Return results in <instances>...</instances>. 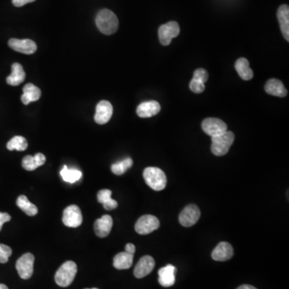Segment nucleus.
<instances>
[{"instance_id":"nucleus-11","label":"nucleus","mask_w":289,"mask_h":289,"mask_svg":"<svg viewBox=\"0 0 289 289\" xmlns=\"http://www.w3.org/2000/svg\"><path fill=\"white\" fill-rule=\"evenodd\" d=\"M114 109L110 102L102 101L97 104L94 120L99 125H105L110 121L112 117Z\"/></svg>"},{"instance_id":"nucleus-20","label":"nucleus","mask_w":289,"mask_h":289,"mask_svg":"<svg viewBox=\"0 0 289 289\" xmlns=\"http://www.w3.org/2000/svg\"><path fill=\"white\" fill-rule=\"evenodd\" d=\"M26 74L23 66L19 63H13L11 66V74L7 76L6 83L12 86L20 85L25 80Z\"/></svg>"},{"instance_id":"nucleus-31","label":"nucleus","mask_w":289,"mask_h":289,"mask_svg":"<svg viewBox=\"0 0 289 289\" xmlns=\"http://www.w3.org/2000/svg\"><path fill=\"white\" fill-rule=\"evenodd\" d=\"M208 76H208V72H207V70L203 69V68H199V69L194 71L192 79L205 83L207 82V80H208Z\"/></svg>"},{"instance_id":"nucleus-12","label":"nucleus","mask_w":289,"mask_h":289,"mask_svg":"<svg viewBox=\"0 0 289 289\" xmlns=\"http://www.w3.org/2000/svg\"><path fill=\"white\" fill-rule=\"evenodd\" d=\"M8 45L13 50L23 54H33L36 53L37 46L36 43L32 40H19V39H11L8 41Z\"/></svg>"},{"instance_id":"nucleus-35","label":"nucleus","mask_w":289,"mask_h":289,"mask_svg":"<svg viewBox=\"0 0 289 289\" xmlns=\"http://www.w3.org/2000/svg\"><path fill=\"white\" fill-rule=\"evenodd\" d=\"M136 247L133 243H127L125 245V252L127 253L133 254L135 253Z\"/></svg>"},{"instance_id":"nucleus-30","label":"nucleus","mask_w":289,"mask_h":289,"mask_svg":"<svg viewBox=\"0 0 289 289\" xmlns=\"http://www.w3.org/2000/svg\"><path fill=\"white\" fill-rule=\"evenodd\" d=\"M12 254V250L11 247L6 245L0 243V263L5 264L8 261L9 257Z\"/></svg>"},{"instance_id":"nucleus-21","label":"nucleus","mask_w":289,"mask_h":289,"mask_svg":"<svg viewBox=\"0 0 289 289\" xmlns=\"http://www.w3.org/2000/svg\"><path fill=\"white\" fill-rule=\"evenodd\" d=\"M23 95L21 97V101L24 105H28L31 102H36L41 97V91L38 87L33 84H27L23 87Z\"/></svg>"},{"instance_id":"nucleus-19","label":"nucleus","mask_w":289,"mask_h":289,"mask_svg":"<svg viewBox=\"0 0 289 289\" xmlns=\"http://www.w3.org/2000/svg\"><path fill=\"white\" fill-rule=\"evenodd\" d=\"M265 92L275 97H285L287 96L288 91L281 80L277 79H270L268 80L264 87Z\"/></svg>"},{"instance_id":"nucleus-32","label":"nucleus","mask_w":289,"mask_h":289,"mask_svg":"<svg viewBox=\"0 0 289 289\" xmlns=\"http://www.w3.org/2000/svg\"><path fill=\"white\" fill-rule=\"evenodd\" d=\"M190 89L194 93H203L205 90L204 83L192 79L190 82Z\"/></svg>"},{"instance_id":"nucleus-8","label":"nucleus","mask_w":289,"mask_h":289,"mask_svg":"<svg viewBox=\"0 0 289 289\" xmlns=\"http://www.w3.org/2000/svg\"><path fill=\"white\" fill-rule=\"evenodd\" d=\"M63 223L68 228H77L83 222L81 211L76 205H70L66 207L63 213Z\"/></svg>"},{"instance_id":"nucleus-18","label":"nucleus","mask_w":289,"mask_h":289,"mask_svg":"<svg viewBox=\"0 0 289 289\" xmlns=\"http://www.w3.org/2000/svg\"><path fill=\"white\" fill-rule=\"evenodd\" d=\"M277 18L284 37L287 41H289V7L288 5H281L279 7Z\"/></svg>"},{"instance_id":"nucleus-37","label":"nucleus","mask_w":289,"mask_h":289,"mask_svg":"<svg viewBox=\"0 0 289 289\" xmlns=\"http://www.w3.org/2000/svg\"><path fill=\"white\" fill-rule=\"evenodd\" d=\"M0 289H8V288L6 287V285H3V284H0Z\"/></svg>"},{"instance_id":"nucleus-33","label":"nucleus","mask_w":289,"mask_h":289,"mask_svg":"<svg viewBox=\"0 0 289 289\" xmlns=\"http://www.w3.org/2000/svg\"><path fill=\"white\" fill-rule=\"evenodd\" d=\"M11 220V217L9 214L4 212H0V231L2 230L3 224L6 222H9Z\"/></svg>"},{"instance_id":"nucleus-23","label":"nucleus","mask_w":289,"mask_h":289,"mask_svg":"<svg viewBox=\"0 0 289 289\" xmlns=\"http://www.w3.org/2000/svg\"><path fill=\"white\" fill-rule=\"evenodd\" d=\"M111 196H112V191L107 189L100 190L99 192L97 193V200L100 203L103 204L104 208L107 211L116 209L118 206L117 202L113 199Z\"/></svg>"},{"instance_id":"nucleus-38","label":"nucleus","mask_w":289,"mask_h":289,"mask_svg":"<svg viewBox=\"0 0 289 289\" xmlns=\"http://www.w3.org/2000/svg\"></svg>"},{"instance_id":"nucleus-14","label":"nucleus","mask_w":289,"mask_h":289,"mask_svg":"<svg viewBox=\"0 0 289 289\" xmlns=\"http://www.w3.org/2000/svg\"><path fill=\"white\" fill-rule=\"evenodd\" d=\"M234 249L232 246L227 242H221L213 250L211 256L216 261H227L232 258Z\"/></svg>"},{"instance_id":"nucleus-34","label":"nucleus","mask_w":289,"mask_h":289,"mask_svg":"<svg viewBox=\"0 0 289 289\" xmlns=\"http://www.w3.org/2000/svg\"><path fill=\"white\" fill-rule=\"evenodd\" d=\"M35 1L36 0H12V3L14 6L20 7V6H24L30 2H35Z\"/></svg>"},{"instance_id":"nucleus-29","label":"nucleus","mask_w":289,"mask_h":289,"mask_svg":"<svg viewBox=\"0 0 289 289\" xmlns=\"http://www.w3.org/2000/svg\"><path fill=\"white\" fill-rule=\"evenodd\" d=\"M133 163V160L130 158H127V159L120 161L118 163L113 164L112 167H111V171L116 175H121L126 172L127 170H129L132 167Z\"/></svg>"},{"instance_id":"nucleus-22","label":"nucleus","mask_w":289,"mask_h":289,"mask_svg":"<svg viewBox=\"0 0 289 289\" xmlns=\"http://www.w3.org/2000/svg\"><path fill=\"white\" fill-rule=\"evenodd\" d=\"M45 162H46V158L45 155L41 153H38L35 156L28 155L24 157L22 161V166L26 171H32L37 169L39 167L43 166Z\"/></svg>"},{"instance_id":"nucleus-4","label":"nucleus","mask_w":289,"mask_h":289,"mask_svg":"<svg viewBox=\"0 0 289 289\" xmlns=\"http://www.w3.org/2000/svg\"><path fill=\"white\" fill-rule=\"evenodd\" d=\"M77 272V266L73 261H67L62 264L55 275V281L60 287L69 286L74 281Z\"/></svg>"},{"instance_id":"nucleus-36","label":"nucleus","mask_w":289,"mask_h":289,"mask_svg":"<svg viewBox=\"0 0 289 289\" xmlns=\"http://www.w3.org/2000/svg\"><path fill=\"white\" fill-rule=\"evenodd\" d=\"M237 289H257L256 288L251 286V285H241L240 287H238Z\"/></svg>"},{"instance_id":"nucleus-17","label":"nucleus","mask_w":289,"mask_h":289,"mask_svg":"<svg viewBox=\"0 0 289 289\" xmlns=\"http://www.w3.org/2000/svg\"><path fill=\"white\" fill-rule=\"evenodd\" d=\"M161 106L159 102L155 101L142 102L137 106V114L140 117L147 118L151 116H155L156 114L160 112Z\"/></svg>"},{"instance_id":"nucleus-1","label":"nucleus","mask_w":289,"mask_h":289,"mask_svg":"<svg viewBox=\"0 0 289 289\" xmlns=\"http://www.w3.org/2000/svg\"><path fill=\"white\" fill-rule=\"evenodd\" d=\"M96 25L100 32L105 35H113L118 29L119 22L116 15L108 9H103L97 13Z\"/></svg>"},{"instance_id":"nucleus-5","label":"nucleus","mask_w":289,"mask_h":289,"mask_svg":"<svg viewBox=\"0 0 289 289\" xmlns=\"http://www.w3.org/2000/svg\"><path fill=\"white\" fill-rule=\"evenodd\" d=\"M180 33L178 23L171 21L161 26L159 29V37L160 43L164 46L171 45L173 38L177 37Z\"/></svg>"},{"instance_id":"nucleus-9","label":"nucleus","mask_w":289,"mask_h":289,"mask_svg":"<svg viewBox=\"0 0 289 289\" xmlns=\"http://www.w3.org/2000/svg\"><path fill=\"white\" fill-rule=\"evenodd\" d=\"M200 215V210L196 205H188L180 213V224L186 228L192 227L199 221Z\"/></svg>"},{"instance_id":"nucleus-25","label":"nucleus","mask_w":289,"mask_h":289,"mask_svg":"<svg viewBox=\"0 0 289 289\" xmlns=\"http://www.w3.org/2000/svg\"><path fill=\"white\" fill-rule=\"evenodd\" d=\"M237 72L241 78L244 80H250L253 77V71L249 67V61L245 58L237 59L234 64Z\"/></svg>"},{"instance_id":"nucleus-7","label":"nucleus","mask_w":289,"mask_h":289,"mask_svg":"<svg viewBox=\"0 0 289 289\" xmlns=\"http://www.w3.org/2000/svg\"><path fill=\"white\" fill-rule=\"evenodd\" d=\"M34 255L31 253H26L22 255L16 262V270L19 277L23 280H28L33 274L34 267Z\"/></svg>"},{"instance_id":"nucleus-10","label":"nucleus","mask_w":289,"mask_h":289,"mask_svg":"<svg viewBox=\"0 0 289 289\" xmlns=\"http://www.w3.org/2000/svg\"><path fill=\"white\" fill-rule=\"evenodd\" d=\"M202 129L207 135L213 137L226 132L228 130V126L226 123L220 119L210 117L203 120L202 123Z\"/></svg>"},{"instance_id":"nucleus-26","label":"nucleus","mask_w":289,"mask_h":289,"mask_svg":"<svg viewBox=\"0 0 289 289\" xmlns=\"http://www.w3.org/2000/svg\"><path fill=\"white\" fill-rule=\"evenodd\" d=\"M16 204L28 216H34L38 213V208L31 203L25 195H20L16 201Z\"/></svg>"},{"instance_id":"nucleus-28","label":"nucleus","mask_w":289,"mask_h":289,"mask_svg":"<svg viewBox=\"0 0 289 289\" xmlns=\"http://www.w3.org/2000/svg\"><path fill=\"white\" fill-rule=\"evenodd\" d=\"M28 144L25 137L22 136H15L11 138L7 144L6 148L9 150H18V151H24L27 150Z\"/></svg>"},{"instance_id":"nucleus-16","label":"nucleus","mask_w":289,"mask_h":289,"mask_svg":"<svg viewBox=\"0 0 289 289\" xmlns=\"http://www.w3.org/2000/svg\"><path fill=\"white\" fill-rule=\"evenodd\" d=\"M113 219L109 215H105L100 218L94 224V231L96 234L100 238L108 236L113 228Z\"/></svg>"},{"instance_id":"nucleus-2","label":"nucleus","mask_w":289,"mask_h":289,"mask_svg":"<svg viewBox=\"0 0 289 289\" xmlns=\"http://www.w3.org/2000/svg\"><path fill=\"white\" fill-rule=\"evenodd\" d=\"M146 184L156 191L164 190L167 186V176L164 171L158 167H147L143 172Z\"/></svg>"},{"instance_id":"nucleus-3","label":"nucleus","mask_w":289,"mask_h":289,"mask_svg":"<svg viewBox=\"0 0 289 289\" xmlns=\"http://www.w3.org/2000/svg\"><path fill=\"white\" fill-rule=\"evenodd\" d=\"M211 151L216 156H224L228 154L234 141V134L231 131L211 137Z\"/></svg>"},{"instance_id":"nucleus-6","label":"nucleus","mask_w":289,"mask_h":289,"mask_svg":"<svg viewBox=\"0 0 289 289\" xmlns=\"http://www.w3.org/2000/svg\"><path fill=\"white\" fill-rule=\"evenodd\" d=\"M160 222L159 219L151 215L140 217L135 224V231L140 234H148L159 229Z\"/></svg>"},{"instance_id":"nucleus-24","label":"nucleus","mask_w":289,"mask_h":289,"mask_svg":"<svg viewBox=\"0 0 289 289\" xmlns=\"http://www.w3.org/2000/svg\"><path fill=\"white\" fill-rule=\"evenodd\" d=\"M133 261V255L124 251L115 255V257L114 258V266L119 270L129 269L132 266Z\"/></svg>"},{"instance_id":"nucleus-13","label":"nucleus","mask_w":289,"mask_h":289,"mask_svg":"<svg viewBox=\"0 0 289 289\" xmlns=\"http://www.w3.org/2000/svg\"><path fill=\"white\" fill-rule=\"evenodd\" d=\"M155 266V261L154 258L150 255H145L140 259L139 261L134 268V276L136 278H144L151 273Z\"/></svg>"},{"instance_id":"nucleus-27","label":"nucleus","mask_w":289,"mask_h":289,"mask_svg":"<svg viewBox=\"0 0 289 289\" xmlns=\"http://www.w3.org/2000/svg\"><path fill=\"white\" fill-rule=\"evenodd\" d=\"M60 175L66 182L74 183L81 178L82 173L78 170L68 169L67 166H63V169L60 171Z\"/></svg>"},{"instance_id":"nucleus-15","label":"nucleus","mask_w":289,"mask_h":289,"mask_svg":"<svg viewBox=\"0 0 289 289\" xmlns=\"http://www.w3.org/2000/svg\"><path fill=\"white\" fill-rule=\"evenodd\" d=\"M175 267L168 264L159 271V282L163 287L169 288L175 283Z\"/></svg>"}]
</instances>
